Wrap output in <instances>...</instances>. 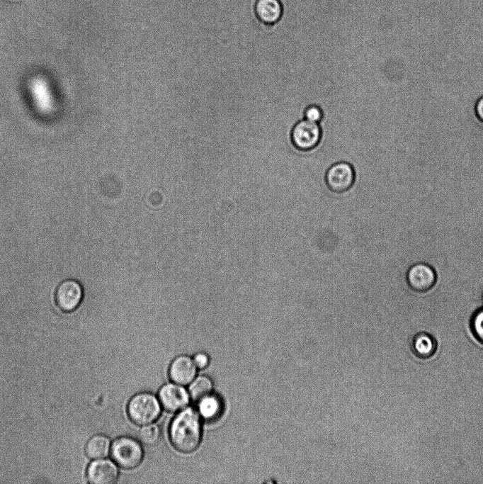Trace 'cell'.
I'll list each match as a JSON object with an SVG mask.
<instances>
[{"label":"cell","instance_id":"8fae6325","mask_svg":"<svg viewBox=\"0 0 483 484\" xmlns=\"http://www.w3.org/2000/svg\"><path fill=\"white\" fill-rule=\"evenodd\" d=\"M87 477L89 482L93 484H112L117 480L118 471L110 461L98 459L89 465Z\"/></svg>","mask_w":483,"mask_h":484},{"label":"cell","instance_id":"44dd1931","mask_svg":"<svg viewBox=\"0 0 483 484\" xmlns=\"http://www.w3.org/2000/svg\"><path fill=\"white\" fill-rule=\"evenodd\" d=\"M475 113L478 119L483 122V96L479 98L476 103Z\"/></svg>","mask_w":483,"mask_h":484},{"label":"cell","instance_id":"5bb4252c","mask_svg":"<svg viewBox=\"0 0 483 484\" xmlns=\"http://www.w3.org/2000/svg\"><path fill=\"white\" fill-rule=\"evenodd\" d=\"M198 403V413L205 420H215L222 411V404L220 399L212 393L202 398Z\"/></svg>","mask_w":483,"mask_h":484},{"label":"cell","instance_id":"ba28073f","mask_svg":"<svg viewBox=\"0 0 483 484\" xmlns=\"http://www.w3.org/2000/svg\"><path fill=\"white\" fill-rule=\"evenodd\" d=\"M31 99L37 109L42 113H50L55 106V99L48 82L41 77H33L28 84Z\"/></svg>","mask_w":483,"mask_h":484},{"label":"cell","instance_id":"ac0fdd59","mask_svg":"<svg viewBox=\"0 0 483 484\" xmlns=\"http://www.w3.org/2000/svg\"><path fill=\"white\" fill-rule=\"evenodd\" d=\"M159 429L157 425H144L139 432L138 437L141 442L147 445H152L157 442L159 438Z\"/></svg>","mask_w":483,"mask_h":484},{"label":"cell","instance_id":"2e32d148","mask_svg":"<svg viewBox=\"0 0 483 484\" xmlns=\"http://www.w3.org/2000/svg\"><path fill=\"white\" fill-rule=\"evenodd\" d=\"M212 386V381L209 377L200 376L191 382L189 388V395L192 400L198 402L211 394Z\"/></svg>","mask_w":483,"mask_h":484},{"label":"cell","instance_id":"7c38bea8","mask_svg":"<svg viewBox=\"0 0 483 484\" xmlns=\"http://www.w3.org/2000/svg\"><path fill=\"white\" fill-rule=\"evenodd\" d=\"M256 18L267 26H273L282 18L283 9L280 0H256L254 4Z\"/></svg>","mask_w":483,"mask_h":484},{"label":"cell","instance_id":"30bf717a","mask_svg":"<svg viewBox=\"0 0 483 484\" xmlns=\"http://www.w3.org/2000/svg\"><path fill=\"white\" fill-rule=\"evenodd\" d=\"M193 359L186 355L176 357L169 366V374L172 382L186 385L191 383L197 373Z\"/></svg>","mask_w":483,"mask_h":484},{"label":"cell","instance_id":"9a60e30c","mask_svg":"<svg viewBox=\"0 0 483 484\" xmlns=\"http://www.w3.org/2000/svg\"><path fill=\"white\" fill-rule=\"evenodd\" d=\"M110 451V440L104 435L97 434L92 437L86 444V453L93 459L106 457Z\"/></svg>","mask_w":483,"mask_h":484},{"label":"cell","instance_id":"d6986e66","mask_svg":"<svg viewBox=\"0 0 483 484\" xmlns=\"http://www.w3.org/2000/svg\"><path fill=\"white\" fill-rule=\"evenodd\" d=\"M305 119L312 123H319L324 116L322 109L317 105L307 106L304 112Z\"/></svg>","mask_w":483,"mask_h":484},{"label":"cell","instance_id":"5b68a950","mask_svg":"<svg viewBox=\"0 0 483 484\" xmlns=\"http://www.w3.org/2000/svg\"><path fill=\"white\" fill-rule=\"evenodd\" d=\"M84 296L81 285L74 279L61 281L55 291V305L62 311L72 312L81 304Z\"/></svg>","mask_w":483,"mask_h":484},{"label":"cell","instance_id":"52a82bcc","mask_svg":"<svg viewBox=\"0 0 483 484\" xmlns=\"http://www.w3.org/2000/svg\"><path fill=\"white\" fill-rule=\"evenodd\" d=\"M325 181L333 192H345L351 188L355 181L354 169L346 162L335 163L326 171Z\"/></svg>","mask_w":483,"mask_h":484},{"label":"cell","instance_id":"e0dca14e","mask_svg":"<svg viewBox=\"0 0 483 484\" xmlns=\"http://www.w3.org/2000/svg\"><path fill=\"white\" fill-rule=\"evenodd\" d=\"M470 326L474 337L483 344V306L472 313L470 320Z\"/></svg>","mask_w":483,"mask_h":484},{"label":"cell","instance_id":"9c48e42d","mask_svg":"<svg viewBox=\"0 0 483 484\" xmlns=\"http://www.w3.org/2000/svg\"><path fill=\"white\" fill-rule=\"evenodd\" d=\"M189 393L181 385L167 383L159 391L161 405L167 411L177 412L184 409L189 403Z\"/></svg>","mask_w":483,"mask_h":484},{"label":"cell","instance_id":"7402d4cb","mask_svg":"<svg viewBox=\"0 0 483 484\" xmlns=\"http://www.w3.org/2000/svg\"><path fill=\"white\" fill-rule=\"evenodd\" d=\"M482 303H483V291H482Z\"/></svg>","mask_w":483,"mask_h":484},{"label":"cell","instance_id":"3957f363","mask_svg":"<svg viewBox=\"0 0 483 484\" xmlns=\"http://www.w3.org/2000/svg\"><path fill=\"white\" fill-rule=\"evenodd\" d=\"M144 452L141 444L130 437L116 439L111 446V456L120 467L132 469L138 466L143 459Z\"/></svg>","mask_w":483,"mask_h":484},{"label":"cell","instance_id":"6da1fadb","mask_svg":"<svg viewBox=\"0 0 483 484\" xmlns=\"http://www.w3.org/2000/svg\"><path fill=\"white\" fill-rule=\"evenodd\" d=\"M202 431L200 415L188 407L181 410L174 418L169 429L171 444L178 451L188 454L200 445Z\"/></svg>","mask_w":483,"mask_h":484},{"label":"cell","instance_id":"4fadbf2b","mask_svg":"<svg viewBox=\"0 0 483 484\" xmlns=\"http://www.w3.org/2000/svg\"><path fill=\"white\" fill-rule=\"evenodd\" d=\"M414 354L419 358L428 359L437 349V342L433 336L426 332H419L414 334L411 343Z\"/></svg>","mask_w":483,"mask_h":484},{"label":"cell","instance_id":"7a4b0ae2","mask_svg":"<svg viewBox=\"0 0 483 484\" xmlns=\"http://www.w3.org/2000/svg\"><path fill=\"white\" fill-rule=\"evenodd\" d=\"M159 400L150 393H140L134 395L127 404V414L132 422L147 425L155 422L161 414Z\"/></svg>","mask_w":483,"mask_h":484},{"label":"cell","instance_id":"8992f818","mask_svg":"<svg viewBox=\"0 0 483 484\" xmlns=\"http://www.w3.org/2000/svg\"><path fill=\"white\" fill-rule=\"evenodd\" d=\"M291 141L294 147L303 152L315 148L322 138V129L318 123L305 119L297 122L291 131Z\"/></svg>","mask_w":483,"mask_h":484},{"label":"cell","instance_id":"277c9868","mask_svg":"<svg viewBox=\"0 0 483 484\" xmlns=\"http://www.w3.org/2000/svg\"><path fill=\"white\" fill-rule=\"evenodd\" d=\"M409 288L419 293L431 291L438 280L435 269L428 263L419 261L411 265L405 275Z\"/></svg>","mask_w":483,"mask_h":484},{"label":"cell","instance_id":"ffe728a7","mask_svg":"<svg viewBox=\"0 0 483 484\" xmlns=\"http://www.w3.org/2000/svg\"><path fill=\"white\" fill-rule=\"evenodd\" d=\"M194 363L198 368H206L210 362L208 356L205 353H198L193 358Z\"/></svg>","mask_w":483,"mask_h":484}]
</instances>
